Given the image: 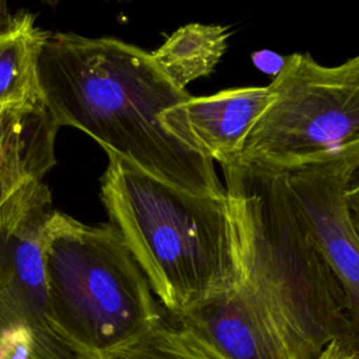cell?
Masks as SVG:
<instances>
[{"mask_svg": "<svg viewBox=\"0 0 359 359\" xmlns=\"http://www.w3.org/2000/svg\"><path fill=\"white\" fill-rule=\"evenodd\" d=\"M222 168L241 276L181 321L231 359H318L344 334V293L286 172L243 163Z\"/></svg>", "mask_w": 359, "mask_h": 359, "instance_id": "cell-1", "label": "cell"}, {"mask_svg": "<svg viewBox=\"0 0 359 359\" xmlns=\"http://www.w3.org/2000/svg\"><path fill=\"white\" fill-rule=\"evenodd\" d=\"M39 98L57 128H76L105 151L184 191L223 198L215 164L163 123L191 95L150 52L111 36L46 32L38 57Z\"/></svg>", "mask_w": 359, "mask_h": 359, "instance_id": "cell-2", "label": "cell"}, {"mask_svg": "<svg viewBox=\"0 0 359 359\" xmlns=\"http://www.w3.org/2000/svg\"><path fill=\"white\" fill-rule=\"evenodd\" d=\"M101 201L109 224L171 317L233 289L241 276L227 195L192 194L108 153Z\"/></svg>", "mask_w": 359, "mask_h": 359, "instance_id": "cell-3", "label": "cell"}, {"mask_svg": "<svg viewBox=\"0 0 359 359\" xmlns=\"http://www.w3.org/2000/svg\"><path fill=\"white\" fill-rule=\"evenodd\" d=\"M49 323L88 355H102L164 316L151 287L111 224L52 212L42 237Z\"/></svg>", "mask_w": 359, "mask_h": 359, "instance_id": "cell-4", "label": "cell"}, {"mask_svg": "<svg viewBox=\"0 0 359 359\" xmlns=\"http://www.w3.org/2000/svg\"><path fill=\"white\" fill-rule=\"evenodd\" d=\"M236 163L290 172L359 150V55L337 66L292 53Z\"/></svg>", "mask_w": 359, "mask_h": 359, "instance_id": "cell-5", "label": "cell"}, {"mask_svg": "<svg viewBox=\"0 0 359 359\" xmlns=\"http://www.w3.org/2000/svg\"><path fill=\"white\" fill-rule=\"evenodd\" d=\"M359 150L328 163L286 172L311 236L344 293V334L338 342L359 356V237L345 202V185Z\"/></svg>", "mask_w": 359, "mask_h": 359, "instance_id": "cell-6", "label": "cell"}, {"mask_svg": "<svg viewBox=\"0 0 359 359\" xmlns=\"http://www.w3.org/2000/svg\"><path fill=\"white\" fill-rule=\"evenodd\" d=\"M25 184L0 209V359H97L56 331L15 273L10 229Z\"/></svg>", "mask_w": 359, "mask_h": 359, "instance_id": "cell-7", "label": "cell"}, {"mask_svg": "<svg viewBox=\"0 0 359 359\" xmlns=\"http://www.w3.org/2000/svg\"><path fill=\"white\" fill-rule=\"evenodd\" d=\"M269 87L223 90L189 97L165 111L163 123L194 149L222 167L238 160L244 142L269 102Z\"/></svg>", "mask_w": 359, "mask_h": 359, "instance_id": "cell-8", "label": "cell"}, {"mask_svg": "<svg viewBox=\"0 0 359 359\" xmlns=\"http://www.w3.org/2000/svg\"><path fill=\"white\" fill-rule=\"evenodd\" d=\"M57 129L41 98L0 112V194L31 180L42 181L56 164Z\"/></svg>", "mask_w": 359, "mask_h": 359, "instance_id": "cell-9", "label": "cell"}, {"mask_svg": "<svg viewBox=\"0 0 359 359\" xmlns=\"http://www.w3.org/2000/svg\"><path fill=\"white\" fill-rule=\"evenodd\" d=\"M45 35L28 11L0 17V112L39 100L38 57Z\"/></svg>", "mask_w": 359, "mask_h": 359, "instance_id": "cell-10", "label": "cell"}, {"mask_svg": "<svg viewBox=\"0 0 359 359\" xmlns=\"http://www.w3.org/2000/svg\"><path fill=\"white\" fill-rule=\"evenodd\" d=\"M229 36L226 27L192 22L174 31L151 55L165 76L185 90L194 80L213 72Z\"/></svg>", "mask_w": 359, "mask_h": 359, "instance_id": "cell-11", "label": "cell"}, {"mask_svg": "<svg viewBox=\"0 0 359 359\" xmlns=\"http://www.w3.org/2000/svg\"><path fill=\"white\" fill-rule=\"evenodd\" d=\"M102 359H231L189 327L164 317Z\"/></svg>", "mask_w": 359, "mask_h": 359, "instance_id": "cell-12", "label": "cell"}, {"mask_svg": "<svg viewBox=\"0 0 359 359\" xmlns=\"http://www.w3.org/2000/svg\"><path fill=\"white\" fill-rule=\"evenodd\" d=\"M344 196L349 212L359 216V163L355 165L348 178Z\"/></svg>", "mask_w": 359, "mask_h": 359, "instance_id": "cell-13", "label": "cell"}, {"mask_svg": "<svg viewBox=\"0 0 359 359\" xmlns=\"http://www.w3.org/2000/svg\"><path fill=\"white\" fill-rule=\"evenodd\" d=\"M254 62L255 65L266 72V73H272L273 77L278 74V72L280 70V67L283 66V62L285 59L280 57L279 55L276 53H272V52H257L254 53Z\"/></svg>", "mask_w": 359, "mask_h": 359, "instance_id": "cell-14", "label": "cell"}, {"mask_svg": "<svg viewBox=\"0 0 359 359\" xmlns=\"http://www.w3.org/2000/svg\"><path fill=\"white\" fill-rule=\"evenodd\" d=\"M318 359H359V356L346 351L338 341H332Z\"/></svg>", "mask_w": 359, "mask_h": 359, "instance_id": "cell-15", "label": "cell"}, {"mask_svg": "<svg viewBox=\"0 0 359 359\" xmlns=\"http://www.w3.org/2000/svg\"><path fill=\"white\" fill-rule=\"evenodd\" d=\"M24 184H25V182H24ZM18 188H20V187H18ZM18 188H17V189H18ZM17 189H14V191H11V192H4V194H0V209L3 208V205L7 202V199H8V198H10V196H11V195H13V194L17 191Z\"/></svg>", "mask_w": 359, "mask_h": 359, "instance_id": "cell-16", "label": "cell"}, {"mask_svg": "<svg viewBox=\"0 0 359 359\" xmlns=\"http://www.w3.org/2000/svg\"><path fill=\"white\" fill-rule=\"evenodd\" d=\"M351 219H352L353 229H355V231H356V234H358V237H359V216H358V215L351 213Z\"/></svg>", "mask_w": 359, "mask_h": 359, "instance_id": "cell-17", "label": "cell"}]
</instances>
